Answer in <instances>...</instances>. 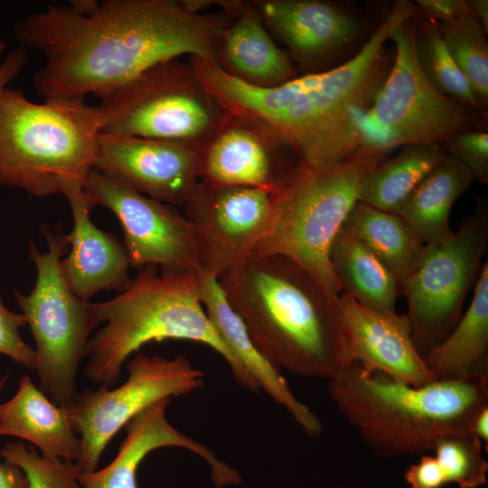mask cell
Returning a JSON list of instances; mask_svg holds the SVG:
<instances>
[{"label": "cell", "instance_id": "3957f363", "mask_svg": "<svg viewBox=\"0 0 488 488\" xmlns=\"http://www.w3.org/2000/svg\"><path fill=\"white\" fill-rule=\"evenodd\" d=\"M218 281L256 348L278 371L330 380L353 362L339 295L294 259L251 253Z\"/></svg>", "mask_w": 488, "mask_h": 488}, {"label": "cell", "instance_id": "2e32d148", "mask_svg": "<svg viewBox=\"0 0 488 488\" xmlns=\"http://www.w3.org/2000/svg\"><path fill=\"white\" fill-rule=\"evenodd\" d=\"M287 149L255 126L225 114L203 144L200 181L220 187H254L277 191L298 163H286Z\"/></svg>", "mask_w": 488, "mask_h": 488}, {"label": "cell", "instance_id": "74e56055", "mask_svg": "<svg viewBox=\"0 0 488 488\" xmlns=\"http://www.w3.org/2000/svg\"><path fill=\"white\" fill-rule=\"evenodd\" d=\"M8 373L0 379V394ZM0 488H30L23 472L15 465L4 460L0 462Z\"/></svg>", "mask_w": 488, "mask_h": 488}, {"label": "cell", "instance_id": "ab89813d", "mask_svg": "<svg viewBox=\"0 0 488 488\" xmlns=\"http://www.w3.org/2000/svg\"><path fill=\"white\" fill-rule=\"evenodd\" d=\"M471 14L479 21L488 33V1L466 0Z\"/></svg>", "mask_w": 488, "mask_h": 488}, {"label": "cell", "instance_id": "4dcf8cb0", "mask_svg": "<svg viewBox=\"0 0 488 488\" xmlns=\"http://www.w3.org/2000/svg\"><path fill=\"white\" fill-rule=\"evenodd\" d=\"M438 462L446 483L459 488H480L487 482L488 462L483 443L470 433H457L439 437L432 452Z\"/></svg>", "mask_w": 488, "mask_h": 488}, {"label": "cell", "instance_id": "f35d334b", "mask_svg": "<svg viewBox=\"0 0 488 488\" xmlns=\"http://www.w3.org/2000/svg\"><path fill=\"white\" fill-rule=\"evenodd\" d=\"M470 433L485 443V448L488 446V406L482 408L474 418Z\"/></svg>", "mask_w": 488, "mask_h": 488}, {"label": "cell", "instance_id": "8d00e7d4", "mask_svg": "<svg viewBox=\"0 0 488 488\" xmlns=\"http://www.w3.org/2000/svg\"><path fill=\"white\" fill-rule=\"evenodd\" d=\"M28 60L27 49L19 46L12 50L0 64V90L7 87L23 70Z\"/></svg>", "mask_w": 488, "mask_h": 488}, {"label": "cell", "instance_id": "f546056e", "mask_svg": "<svg viewBox=\"0 0 488 488\" xmlns=\"http://www.w3.org/2000/svg\"><path fill=\"white\" fill-rule=\"evenodd\" d=\"M437 26L455 62L487 107L488 33L472 14L437 23Z\"/></svg>", "mask_w": 488, "mask_h": 488}, {"label": "cell", "instance_id": "83f0119b", "mask_svg": "<svg viewBox=\"0 0 488 488\" xmlns=\"http://www.w3.org/2000/svg\"><path fill=\"white\" fill-rule=\"evenodd\" d=\"M441 144H411L375 166L365 177L358 202L399 214L421 181L444 159Z\"/></svg>", "mask_w": 488, "mask_h": 488}, {"label": "cell", "instance_id": "8992f818", "mask_svg": "<svg viewBox=\"0 0 488 488\" xmlns=\"http://www.w3.org/2000/svg\"><path fill=\"white\" fill-rule=\"evenodd\" d=\"M100 119L83 100L35 103L0 90V184L35 197L84 184L95 168Z\"/></svg>", "mask_w": 488, "mask_h": 488}, {"label": "cell", "instance_id": "60d3db41", "mask_svg": "<svg viewBox=\"0 0 488 488\" xmlns=\"http://www.w3.org/2000/svg\"><path fill=\"white\" fill-rule=\"evenodd\" d=\"M5 47H6L5 42L0 38V55L5 50Z\"/></svg>", "mask_w": 488, "mask_h": 488}, {"label": "cell", "instance_id": "603a6c76", "mask_svg": "<svg viewBox=\"0 0 488 488\" xmlns=\"http://www.w3.org/2000/svg\"><path fill=\"white\" fill-rule=\"evenodd\" d=\"M424 361L436 380L488 379V262H483L467 310Z\"/></svg>", "mask_w": 488, "mask_h": 488}, {"label": "cell", "instance_id": "d6a6232c", "mask_svg": "<svg viewBox=\"0 0 488 488\" xmlns=\"http://www.w3.org/2000/svg\"><path fill=\"white\" fill-rule=\"evenodd\" d=\"M441 145L446 154L455 157L472 172L475 181L488 183L487 129L463 131Z\"/></svg>", "mask_w": 488, "mask_h": 488}, {"label": "cell", "instance_id": "5bb4252c", "mask_svg": "<svg viewBox=\"0 0 488 488\" xmlns=\"http://www.w3.org/2000/svg\"><path fill=\"white\" fill-rule=\"evenodd\" d=\"M275 192L199 181L183 203L197 244L199 270L218 278L254 251L269 229Z\"/></svg>", "mask_w": 488, "mask_h": 488}, {"label": "cell", "instance_id": "5b68a950", "mask_svg": "<svg viewBox=\"0 0 488 488\" xmlns=\"http://www.w3.org/2000/svg\"><path fill=\"white\" fill-rule=\"evenodd\" d=\"M139 269L117 296L92 303L100 324H106L87 343L85 377L101 386H114L123 363L145 344L184 340L212 349L227 362L237 383L260 392L211 325L202 303L198 271L159 272L157 266Z\"/></svg>", "mask_w": 488, "mask_h": 488}, {"label": "cell", "instance_id": "52a82bcc", "mask_svg": "<svg viewBox=\"0 0 488 488\" xmlns=\"http://www.w3.org/2000/svg\"><path fill=\"white\" fill-rule=\"evenodd\" d=\"M393 150L363 145L332 164L298 162L275 192L269 229L252 253L285 255L340 295L329 260L332 242L358 202L365 177Z\"/></svg>", "mask_w": 488, "mask_h": 488}, {"label": "cell", "instance_id": "e0dca14e", "mask_svg": "<svg viewBox=\"0 0 488 488\" xmlns=\"http://www.w3.org/2000/svg\"><path fill=\"white\" fill-rule=\"evenodd\" d=\"M171 399L150 405L126 425V436L114 460L99 471L81 473L80 488H138L136 473L139 465L152 451L163 447H180L202 458L211 468L216 488L241 483L239 471L220 460L207 446L174 427L166 418Z\"/></svg>", "mask_w": 488, "mask_h": 488}, {"label": "cell", "instance_id": "f1b7e54d", "mask_svg": "<svg viewBox=\"0 0 488 488\" xmlns=\"http://www.w3.org/2000/svg\"><path fill=\"white\" fill-rule=\"evenodd\" d=\"M415 52L428 81L443 95L475 110H487L460 70L440 34L437 23L414 14Z\"/></svg>", "mask_w": 488, "mask_h": 488}, {"label": "cell", "instance_id": "cb8c5ba5", "mask_svg": "<svg viewBox=\"0 0 488 488\" xmlns=\"http://www.w3.org/2000/svg\"><path fill=\"white\" fill-rule=\"evenodd\" d=\"M474 181V174L465 164L446 154L412 192L399 215L426 245L442 240L454 232L449 225L454 203Z\"/></svg>", "mask_w": 488, "mask_h": 488}, {"label": "cell", "instance_id": "30bf717a", "mask_svg": "<svg viewBox=\"0 0 488 488\" xmlns=\"http://www.w3.org/2000/svg\"><path fill=\"white\" fill-rule=\"evenodd\" d=\"M100 133L205 143L226 112L202 87L189 63L156 64L100 99Z\"/></svg>", "mask_w": 488, "mask_h": 488}, {"label": "cell", "instance_id": "d6986e66", "mask_svg": "<svg viewBox=\"0 0 488 488\" xmlns=\"http://www.w3.org/2000/svg\"><path fill=\"white\" fill-rule=\"evenodd\" d=\"M73 218L71 231L66 235L69 254L61 261L66 282L79 297L88 300L101 290L124 291L131 279L125 247L113 234L105 232L90 220L96 204L82 185L65 188Z\"/></svg>", "mask_w": 488, "mask_h": 488}, {"label": "cell", "instance_id": "277c9868", "mask_svg": "<svg viewBox=\"0 0 488 488\" xmlns=\"http://www.w3.org/2000/svg\"><path fill=\"white\" fill-rule=\"evenodd\" d=\"M328 391L361 439L383 458L431 453L439 437L470 433L474 418L488 406V379L414 387L355 361L328 380Z\"/></svg>", "mask_w": 488, "mask_h": 488}, {"label": "cell", "instance_id": "ba28073f", "mask_svg": "<svg viewBox=\"0 0 488 488\" xmlns=\"http://www.w3.org/2000/svg\"><path fill=\"white\" fill-rule=\"evenodd\" d=\"M48 245L39 252L29 245L37 277L28 295L15 291V299L33 336L40 389L59 406L77 396L76 376L91 331L100 324L92 303L76 296L66 282L61 261L70 244L66 235L42 227Z\"/></svg>", "mask_w": 488, "mask_h": 488}, {"label": "cell", "instance_id": "ac0fdd59", "mask_svg": "<svg viewBox=\"0 0 488 488\" xmlns=\"http://www.w3.org/2000/svg\"><path fill=\"white\" fill-rule=\"evenodd\" d=\"M353 361L414 387L435 380L413 342L406 314L367 308L349 295H339Z\"/></svg>", "mask_w": 488, "mask_h": 488}, {"label": "cell", "instance_id": "7402d4cb", "mask_svg": "<svg viewBox=\"0 0 488 488\" xmlns=\"http://www.w3.org/2000/svg\"><path fill=\"white\" fill-rule=\"evenodd\" d=\"M0 435L27 440L48 458L77 462L80 454L66 407L49 399L27 375L19 379L16 393L0 403Z\"/></svg>", "mask_w": 488, "mask_h": 488}, {"label": "cell", "instance_id": "7c38bea8", "mask_svg": "<svg viewBox=\"0 0 488 488\" xmlns=\"http://www.w3.org/2000/svg\"><path fill=\"white\" fill-rule=\"evenodd\" d=\"M127 380L109 389H85L65 405L80 435L76 464L81 473L95 471L108 442L139 412L163 399L191 393L203 385L204 374L183 355L173 359L137 352L127 362Z\"/></svg>", "mask_w": 488, "mask_h": 488}, {"label": "cell", "instance_id": "8fae6325", "mask_svg": "<svg viewBox=\"0 0 488 488\" xmlns=\"http://www.w3.org/2000/svg\"><path fill=\"white\" fill-rule=\"evenodd\" d=\"M475 206L449 237L427 244L400 286L408 302L411 336L424 357L440 343L462 315L463 305L479 277L488 245V202Z\"/></svg>", "mask_w": 488, "mask_h": 488}, {"label": "cell", "instance_id": "4316f807", "mask_svg": "<svg viewBox=\"0 0 488 488\" xmlns=\"http://www.w3.org/2000/svg\"><path fill=\"white\" fill-rule=\"evenodd\" d=\"M366 245L401 284L419 261L426 244L399 214L357 202L343 227Z\"/></svg>", "mask_w": 488, "mask_h": 488}, {"label": "cell", "instance_id": "7a4b0ae2", "mask_svg": "<svg viewBox=\"0 0 488 488\" xmlns=\"http://www.w3.org/2000/svg\"><path fill=\"white\" fill-rule=\"evenodd\" d=\"M414 14L413 3L397 1L359 52L328 70L260 86L216 67L207 76L206 89L226 113L257 127L299 162L334 163L361 146L359 119L393 63L389 37Z\"/></svg>", "mask_w": 488, "mask_h": 488}, {"label": "cell", "instance_id": "e575fe53", "mask_svg": "<svg viewBox=\"0 0 488 488\" xmlns=\"http://www.w3.org/2000/svg\"><path fill=\"white\" fill-rule=\"evenodd\" d=\"M409 488H442L446 483L444 473L434 455H421L403 474Z\"/></svg>", "mask_w": 488, "mask_h": 488}, {"label": "cell", "instance_id": "ffe728a7", "mask_svg": "<svg viewBox=\"0 0 488 488\" xmlns=\"http://www.w3.org/2000/svg\"><path fill=\"white\" fill-rule=\"evenodd\" d=\"M267 23L303 64L347 51L363 34L360 18L346 7L320 0H269L260 5Z\"/></svg>", "mask_w": 488, "mask_h": 488}, {"label": "cell", "instance_id": "836d02e7", "mask_svg": "<svg viewBox=\"0 0 488 488\" xmlns=\"http://www.w3.org/2000/svg\"><path fill=\"white\" fill-rule=\"evenodd\" d=\"M25 324L24 315L9 310L0 296V354L36 371L39 363L36 351L23 340L19 333Z\"/></svg>", "mask_w": 488, "mask_h": 488}, {"label": "cell", "instance_id": "1f68e13d", "mask_svg": "<svg viewBox=\"0 0 488 488\" xmlns=\"http://www.w3.org/2000/svg\"><path fill=\"white\" fill-rule=\"evenodd\" d=\"M0 455L23 472L30 488H80L81 472L76 463L39 455L23 442L6 444Z\"/></svg>", "mask_w": 488, "mask_h": 488}, {"label": "cell", "instance_id": "6da1fadb", "mask_svg": "<svg viewBox=\"0 0 488 488\" xmlns=\"http://www.w3.org/2000/svg\"><path fill=\"white\" fill-rule=\"evenodd\" d=\"M176 0L72 1L15 23L14 35L45 62L33 85L44 100L99 99L151 67L182 55L219 61L227 22Z\"/></svg>", "mask_w": 488, "mask_h": 488}, {"label": "cell", "instance_id": "d590c367", "mask_svg": "<svg viewBox=\"0 0 488 488\" xmlns=\"http://www.w3.org/2000/svg\"><path fill=\"white\" fill-rule=\"evenodd\" d=\"M415 14L437 23L471 14L466 0H417Z\"/></svg>", "mask_w": 488, "mask_h": 488}, {"label": "cell", "instance_id": "44dd1931", "mask_svg": "<svg viewBox=\"0 0 488 488\" xmlns=\"http://www.w3.org/2000/svg\"><path fill=\"white\" fill-rule=\"evenodd\" d=\"M198 278L206 314L239 365L255 381L259 391L281 406L305 434L319 436L324 429L320 418L296 397L281 371L256 348L243 322L229 304L218 278L202 270H198Z\"/></svg>", "mask_w": 488, "mask_h": 488}, {"label": "cell", "instance_id": "9c48e42d", "mask_svg": "<svg viewBox=\"0 0 488 488\" xmlns=\"http://www.w3.org/2000/svg\"><path fill=\"white\" fill-rule=\"evenodd\" d=\"M413 16L389 37L391 69L371 107L359 119L361 146L394 149L411 144H442L470 129H487V110L465 107L440 93L426 78L415 52Z\"/></svg>", "mask_w": 488, "mask_h": 488}, {"label": "cell", "instance_id": "9a60e30c", "mask_svg": "<svg viewBox=\"0 0 488 488\" xmlns=\"http://www.w3.org/2000/svg\"><path fill=\"white\" fill-rule=\"evenodd\" d=\"M203 144L100 133L94 169L143 195L183 205L200 181Z\"/></svg>", "mask_w": 488, "mask_h": 488}, {"label": "cell", "instance_id": "d4e9b609", "mask_svg": "<svg viewBox=\"0 0 488 488\" xmlns=\"http://www.w3.org/2000/svg\"><path fill=\"white\" fill-rule=\"evenodd\" d=\"M329 260L333 275L345 294L374 311L396 313L400 286L387 267L343 228L333 239Z\"/></svg>", "mask_w": 488, "mask_h": 488}, {"label": "cell", "instance_id": "4fadbf2b", "mask_svg": "<svg viewBox=\"0 0 488 488\" xmlns=\"http://www.w3.org/2000/svg\"><path fill=\"white\" fill-rule=\"evenodd\" d=\"M83 189L96 205L109 209L118 219L131 267L199 270L192 224L174 205L143 195L96 169Z\"/></svg>", "mask_w": 488, "mask_h": 488}, {"label": "cell", "instance_id": "484cf974", "mask_svg": "<svg viewBox=\"0 0 488 488\" xmlns=\"http://www.w3.org/2000/svg\"><path fill=\"white\" fill-rule=\"evenodd\" d=\"M220 53L233 74L256 85L275 86L294 78L289 59L249 8L223 32Z\"/></svg>", "mask_w": 488, "mask_h": 488}]
</instances>
